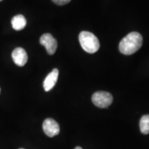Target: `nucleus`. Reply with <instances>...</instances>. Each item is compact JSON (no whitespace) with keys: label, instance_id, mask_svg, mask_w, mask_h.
Wrapping results in <instances>:
<instances>
[{"label":"nucleus","instance_id":"nucleus-13","mask_svg":"<svg viewBox=\"0 0 149 149\" xmlns=\"http://www.w3.org/2000/svg\"><path fill=\"white\" fill-rule=\"evenodd\" d=\"M0 93H1V88H0Z\"/></svg>","mask_w":149,"mask_h":149},{"label":"nucleus","instance_id":"nucleus-2","mask_svg":"<svg viewBox=\"0 0 149 149\" xmlns=\"http://www.w3.org/2000/svg\"><path fill=\"white\" fill-rule=\"evenodd\" d=\"M79 41L81 48L87 53H96L100 48V41L95 35L88 31H82L79 35Z\"/></svg>","mask_w":149,"mask_h":149},{"label":"nucleus","instance_id":"nucleus-11","mask_svg":"<svg viewBox=\"0 0 149 149\" xmlns=\"http://www.w3.org/2000/svg\"><path fill=\"white\" fill-rule=\"evenodd\" d=\"M74 149H82V148H81V147H80V146H77V147H75V148Z\"/></svg>","mask_w":149,"mask_h":149},{"label":"nucleus","instance_id":"nucleus-7","mask_svg":"<svg viewBox=\"0 0 149 149\" xmlns=\"http://www.w3.org/2000/svg\"><path fill=\"white\" fill-rule=\"evenodd\" d=\"M59 76V70L57 68H55L52 70V72H50L48 74L47 77L44 81V88L45 91L48 92L50 91L51 89L53 88L57 81V79H58Z\"/></svg>","mask_w":149,"mask_h":149},{"label":"nucleus","instance_id":"nucleus-1","mask_svg":"<svg viewBox=\"0 0 149 149\" xmlns=\"http://www.w3.org/2000/svg\"><path fill=\"white\" fill-rule=\"evenodd\" d=\"M143 44V37L137 32H132L123 38L119 45V49L122 54L130 55L140 49Z\"/></svg>","mask_w":149,"mask_h":149},{"label":"nucleus","instance_id":"nucleus-10","mask_svg":"<svg viewBox=\"0 0 149 149\" xmlns=\"http://www.w3.org/2000/svg\"><path fill=\"white\" fill-rule=\"evenodd\" d=\"M54 3L59 6L66 5L70 2L71 0H52Z\"/></svg>","mask_w":149,"mask_h":149},{"label":"nucleus","instance_id":"nucleus-8","mask_svg":"<svg viewBox=\"0 0 149 149\" xmlns=\"http://www.w3.org/2000/svg\"><path fill=\"white\" fill-rule=\"evenodd\" d=\"M11 24L13 29L15 31H21L26 26V19L22 15H17L12 19Z\"/></svg>","mask_w":149,"mask_h":149},{"label":"nucleus","instance_id":"nucleus-14","mask_svg":"<svg viewBox=\"0 0 149 149\" xmlns=\"http://www.w3.org/2000/svg\"><path fill=\"white\" fill-rule=\"evenodd\" d=\"M2 1V0H0V1Z\"/></svg>","mask_w":149,"mask_h":149},{"label":"nucleus","instance_id":"nucleus-4","mask_svg":"<svg viewBox=\"0 0 149 149\" xmlns=\"http://www.w3.org/2000/svg\"><path fill=\"white\" fill-rule=\"evenodd\" d=\"M40 44L46 48V51L49 55H53L57 51V42L53 35L50 33H46L42 35L40 40Z\"/></svg>","mask_w":149,"mask_h":149},{"label":"nucleus","instance_id":"nucleus-5","mask_svg":"<svg viewBox=\"0 0 149 149\" xmlns=\"http://www.w3.org/2000/svg\"><path fill=\"white\" fill-rule=\"evenodd\" d=\"M43 130L48 137H53L57 135L60 131L59 124L52 118H47L43 123Z\"/></svg>","mask_w":149,"mask_h":149},{"label":"nucleus","instance_id":"nucleus-3","mask_svg":"<svg viewBox=\"0 0 149 149\" xmlns=\"http://www.w3.org/2000/svg\"><path fill=\"white\" fill-rule=\"evenodd\" d=\"M113 96L111 93L105 91H97L92 96L93 103L101 109L109 107L113 102Z\"/></svg>","mask_w":149,"mask_h":149},{"label":"nucleus","instance_id":"nucleus-6","mask_svg":"<svg viewBox=\"0 0 149 149\" xmlns=\"http://www.w3.org/2000/svg\"><path fill=\"white\" fill-rule=\"evenodd\" d=\"M12 58L15 64L18 66H24L28 61L26 51L23 48H16L12 53Z\"/></svg>","mask_w":149,"mask_h":149},{"label":"nucleus","instance_id":"nucleus-12","mask_svg":"<svg viewBox=\"0 0 149 149\" xmlns=\"http://www.w3.org/2000/svg\"><path fill=\"white\" fill-rule=\"evenodd\" d=\"M19 149H24V148H19Z\"/></svg>","mask_w":149,"mask_h":149},{"label":"nucleus","instance_id":"nucleus-9","mask_svg":"<svg viewBox=\"0 0 149 149\" xmlns=\"http://www.w3.org/2000/svg\"><path fill=\"white\" fill-rule=\"evenodd\" d=\"M141 132L144 135L149 133V115H143L139 121Z\"/></svg>","mask_w":149,"mask_h":149}]
</instances>
